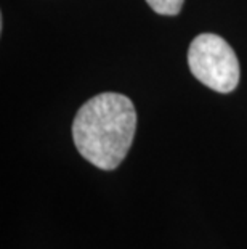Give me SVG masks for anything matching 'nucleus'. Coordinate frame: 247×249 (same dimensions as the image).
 Masks as SVG:
<instances>
[{
  "instance_id": "nucleus-1",
  "label": "nucleus",
  "mask_w": 247,
  "mask_h": 249,
  "mask_svg": "<svg viewBox=\"0 0 247 249\" xmlns=\"http://www.w3.org/2000/svg\"><path fill=\"white\" fill-rule=\"evenodd\" d=\"M136 130V111L129 97L104 92L77 111L72 139L83 160L103 171H113L125 160Z\"/></svg>"
},
{
  "instance_id": "nucleus-2",
  "label": "nucleus",
  "mask_w": 247,
  "mask_h": 249,
  "mask_svg": "<svg viewBox=\"0 0 247 249\" xmlns=\"http://www.w3.org/2000/svg\"><path fill=\"white\" fill-rule=\"evenodd\" d=\"M188 65L199 82L218 93H230L239 84V61L220 36L201 34L191 42Z\"/></svg>"
},
{
  "instance_id": "nucleus-3",
  "label": "nucleus",
  "mask_w": 247,
  "mask_h": 249,
  "mask_svg": "<svg viewBox=\"0 0 247 249\" xmlns=\"http://www.w3.org/2000/svg\"><path fill=\"white\" fill-rule=\"evenodd\" d=\"M185 0H146V3L154 10L156 13L165 15V17H175L180 13Z\"/></svg>"
}]
</instances>
